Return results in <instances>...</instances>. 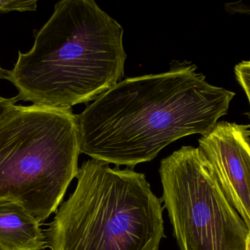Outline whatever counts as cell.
<instances>
[{
  "mask_svg": "<svg viewBox=\"0 0 250 250\" xmlns=\"http://www.w3.org/2000/svg\"><path fill=\"white\" fill-rule=\"evenodd\" d=\"M196 70L174 61L165 73L120 81L76 115L81 153L133 169L180 138L209 133L235 93Z\"/></svg>",
  "mask_w": 250,
  "mask_h": 250,
  "instance_id": "cell-1",
  "label": "cell"
},
{
  "mask_svg": "<svg viewBox=\"0 0 250 250\" xmlns=\"http://www.w3.org/2000/svg\"><path fill=\"white\" fill-rule=\"evenodd\" d=\"M123 33L94 0L59 1L30 51H19L7 80L19 91V101L71 110L96 99L124 76Z\"/></svg>",
  "mask_w": 250,
  "mask_h": 250,
  "instance_id": "cell-2",
  "label": "cell"
},
{
  "mask_svg": "<svg viewBox=\"0 0 250 250\" xmlns=\"http://www.w3.org/2000/svg\"><path fill=\"white\" fill-rule=\"evenodd\" d=\"M77 184L45 230L51 250H159L162 200L146 176L101 160L79 167Z\"/></svg>",
  "mask_w": 250,
  "mask_h": 250,
  "instance_id": "cell-3",
  "label": "cell"
},
{
  "mask_svg": "<svg viewBox=\"0 0 250 250\" xmlns=\"http://www.w3.org/2000/svg\"><path fill=\"white\" fill-rule=\"evenodd\" d=\"M80 154L71 110L15 106L0 120V201L19 204L42 223L77 177Z\"/></svg>",
  "mask_w": 250,
  "mask_h": 250,
  "instance_id": "cell-4",
  "label": "cell"
},
{
  "mask_svg": "<svg viewBox=\"0 0 250 250\" xmlns=\"http://www.w3.org/2000/svg\"><path fill=\"white\" fill-rule=\"evenodd\" d=\"M159 172L162 202L180 250H246L249 228L199 147L174 151Z\"/></svg>",
  "mask_w": 250,
  "mask_h": 250,
  "instance_id": "cell-5",
  "label": "cell"
},
{
  "mask_svg": "<svg viewBox=\"0 0 250 250\" xmlns=\"http://www.w3.org/2000/svg\"><path fill=\"white\" fill-rule=\"evenodd\" d=\"M250 126L218 122L199 139L227 198L250 230Z\"/></svg>",
  "mask_w": 250,
  "mask_h": 250,
  "instance_id": "cell-6",
  "label": "cell"
},
{
  "mask_svg": "<svg viewBox=\"0 0 250 250\" xmlns=\"http://www.w3.org/2000/svg\"><path fill=\"white\" fill-rule=\"evenodd\" d=\"M45 233L21 205L0 201V250H41L46 248Z\"/></svg>",
  "mask_w": 250,
  "mask_h": 250,
  "instance_id": "cell-7",
  "label": "cell"
},
{
  "mask_svg": "<svg viewBox=\"0 0 250 250\" xmlns=\"http://www.w3.org/2000/svg\"><path fill=\"white\" fill-rule=\"evenodd\" d=\"M37 1H23V0H0V13L16 11H35Z\"/></svg>",
  "mask_w": 250,
  "mask_h": 250,
  "instance_id": "cell-8",
  "label": "cell"
},
{
  "mask_svg": "<svg viewBox=\"0 0 250 250\" xmlns=\"http://www.w3.org/2000/svg\"><path fill=\"white\" fill-rule=\"evenodd\" d=\"M235 75L246 94L250 107V60L242 61L235 66Z\"/></svg>",
  "mask_w": 250,
  "mask_h": 250,
  "instance_id": "cell-9",
  "label": "cell"
},
{
  "mask_svg": "<svg viewBox=\"0 0 250 250\" xmlns=\"http://www.w3.org/2000/svg\"><path fill=\"white\" fill-rule=\"evenodd\" d=\"M226 7L230 13H246L250 15V1L228 3L226 4Z\"/></svg>",
  "mask_w": 250,
  "mask_h": 250,
  "instance_id": "cell-10",
  "label": "cell"
},
{
  "mask_svg": "<svg viewBox=\"0 0 250 250\" xmlns=\"http://www.w3.org/2000/svg\"><path fill=\"white\" fill-rule=\"evenodd\" d=\"M19 101L17 96L7 98L0 96V120L15 107L16 102Z\"/></svg>",
  "mask_w": 250,
  "mask_h": 250,
  "instance_id": "cell-11",
  "label": "cell"
},
{
  "mask_svg": "<svg viewBox=\"0 0 250 250\" xmlns=\"http://www.w3.org/2000/svg\"><path fill=\"white\" fill-rule=\"evenodd\" d=\"M7 76H8V70H5L0 66V79H7Z\"/></svg>",
  "mask_w": 250,
  "mask_h": 250,
  "instance_id": "cell-12",
  "label": "cell"
},
{
  "mask_svg": "<svg viewBox=\"0 0 250 250\" xmlns=\"http://www.w3.org/2000/svg\"><path fill=\"white\" fill-rule=\"evenodd\" d=\"M246 250H250V230L249 232V234H248V239H247Z\"/></svg>",
  "mask_w": 250,
  "mask_h": 250,
  "instance_id": "cell-13",
  "label": "cell"
}]
</instances>
